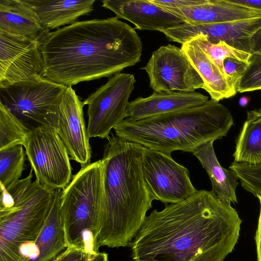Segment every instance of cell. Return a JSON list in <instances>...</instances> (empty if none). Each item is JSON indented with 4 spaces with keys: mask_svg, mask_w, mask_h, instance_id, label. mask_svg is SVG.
<instances>
[{
    "mask_svg": "<svg viewBox=\"0 0 261 261\" xmlns=\"http://www.w3.org/2000/svg\"><path fill=\"white\" fill-rule=\"evenodd\" d=\"M242 222L230 204L198 190L146 217L129 245L133 261H223L238 242Z\"/></svg>",
    "mask_w": 261,
    "mask_h": 261,
    "instance_id": "6da1fadb",
    "label": "cell"
},
{
    "mask_svg": "<svg viewBox=\"0 0 261 261\" xmlns=\"http://www.w3.org/2000/svg\"><path fill=\"white\" fill-rule=\"evenodd\" d=\"M41 51L43 77L69 87L135 65L142 45L134 28L113 17L76 21L50 32Z\"/></svg>",
    "mask_w": 261,
    "mask_h": 261,
    "instance_id": "7a4b0ae2",
    "label": "cell"
},
{
    "mask_svg": "<svg viewBox=\"0 0 261 261\" xmlns=\"http://www.w3.org/2000/svg\"><path fill=\"white\" fill-rule=\"evenodd\" d=\"M145 148L113 134L105 146L99 247L129 245L152 207L141 168Z\"/></svg>",
    "mask_w": 261,
    "mask_h": 261,
    "instance_id": "3957f363",
    "label": "cell"
},
{
    "mask_svg": "<svg viewBox=\"0 0 261 261\" xmlns=\"http://www.w3.org/2000/svg\"><path fill=\"white\" fill-rule=\"evenodd\" d=\"M233 125L228 109L211 99L201 106L139 120L125 118L114 129L123 140L171 154L175 150L193 153L200 145L226 136Z\"/></svg>",
    "mask_w": 261,
    "mask_h": 261,
    "instance_id": "277c9868",
    "label": "cell"
},
{
    "mask_svg": "<svg viewBox=\"0 0 261 261\" xmlns=\"http://www.w3.org/2000/svg\"><path fill=\"white\" fill-rule=\"evenodd\" d=\"M103 192L101 159L82 166L62 190L60 209L67 246L82 250L86 259L99 252L97 240Z\"/></svg>",
    "mask_w": 261,
    "mask_h": 261,
    "instance_id": "5b68a950",
    "label": "cell"
},
{
    "mask_svg": "<svg viewBox=\"0 0 261 261\" xmlns=\"http://www.w3.org/2000/svg\"><path fill=\"white\" fill-rule=\"evenodd\" d=\"M55 190L35 179L17 204L0 211V261H19L21 247L35 242L51 210Z\"/></svg>",
    "mask_w": 261,
    "mask_h": 261,
    "instance_id": "8992f818",
    "label": "cell"
},
{
    "mask_svg": "<svg viewBox=\"0 0 261 261\" xmlns=\"http://www.w3.org/2000/svg\"><path fill=\"white\" fill-rule=\"evenodd\" d=\"M24 147L39 183L54 190L64 189L68 185L73 176L70 159L54 128L42 126L30 130Z\"/></svg>",
    "mask_w": 261,
    "mask_h": 261,
    "instance_id": "52a82bcc",
    "label": "cell"
},
{
    "mask_svg": "<svg viewBox=\"0 0 261 261\" xmlns=\"http://www.w3.org/2000/svg\"><path fill=\"white\" fill-rule=\"evenodd\" d=\"M135 82L133 74L116 73L84 101L88 106L89 138L108 140L112 129L126 118L129 97Z\"/></svg>",
    "mask_w": 261,
    "mask_h": 261,
    "instance_id": "ba28073f",
    "label": "cell"
},
{
    "mask_svg": "<svg viewBox=\"0 0 261 261\" xmlns=\"http://www.w3.org/2000/svg\"><path fill=\"white\" fill-rule=\"evenodd\" d=\"M66 88L44 77L16 83L0 88V102L30 130L50 126L51 107Z\"/></svg>",
    "mask_w": 261,
    "mask_h": 261,
    "instance_id": "9c48e42d",
    "label": "cell"
},
{
    "mask_svg": "<svg viewBox=\"0 0 261 261\" xmlns=\"http://www.w3.org/2000/svg\"><path fill=\"white\" fill-rule=\"evenodd\" d=\"M141 168L153 200L165 204L178 203L198 191L191 182L189 170L176 162L171 154L145 148Z\"/></svg>",
    "mask_w": 261,
    "mask_h": 261,
    "instance_id": "30bf717a",
    "label": "cell"
},
{
    "mask_svg": "<svg viewBox=\"0 0 261 261\" xmlns=\"http://www.w3.org/2000/svg\"><path fill=\"white\" fill-rule=\"evenodd\" d=\"M71 86L66 87L53 104L50 125L65 145L71 160L82 166L90 163L91 147L84 118L85 106Z\"/></svg>",
    "mask_w": 261,
    "mask_h": 261,
    "instance_id": "8fae6325",
    "label": "cell"
},
{
    "mask_svg": "<svg viewBox=\"0 0 261 261\" xmlns=\"http://www.w3.org/2000/svg\"><path fill=\"white\" fill-rule=\"evenodd\" d=\"M153 91L195 92L204 89V83L181 48L168 44L153 52L143 67Z\"/></svg>",
    "mask_w": 261,
    "mask_h": 261,
    "instance_id": "7c38bea8",
    "label": "cell"
},
{
    "mask_svg": "<svg viewBox=\"0 0 261 261\" xmlns=\"http://www.w3.org/2000/svg\"><path fill=\"white\" fill-rule=\"evenodd\" d=\"M261 30V16L216 23L178 27L160 31L167 39L181 44L199 38L213 44L223 41L228 45L251 54L254 37Z\"/></svg>",
    "mask_w": 261,
    "mask_h": 261,
    "instance_id": "4fadbf2b",
    "label": "cell"
},
{
    "mask_svg": "<svg viewBox=\"0 0 261 261\" xmlns=\"http://www.w3.org/2000/svg\"><path fill=\"white\" fill-rule=\"evenodd\" d=\"M41 44L0 31V88L44 77Z\"/></svg>",
    "mask_w": 261,
    "mask_h": 261,
    "instance_id": "5bb4252c",
    "label": "cell"
},
{
    "mask_svg": "<svg viewBox=\"0 0 261 261\" xmlns=\"http://www.w3.org/2000/svg\"><path fill=\"white\" fill-rule=\"evenodd\" d=\"M102 7L118 19L127 20L139 30H166L181 25L185 20L150 0H104Z\"/></svg>",
    "mask_w": 261,
    "mask_h": 261,
    "instance_id": "9a60e30c",
    "label": "cell"
},
{
    "mask_svg": "<svg viewBox=\"0 0 261 261\" xmlns=\"http://www.w3.org/2000/svg\"><path fill=\"white\" fill-rule=\"evenodd\" d=\"M208 97L199 92L153 91L147 97H139L129 102L126 118L139 120L204 105Z\"/></svg>",
    "mask_w": 261,
    "mask_h": 261,
    "instance_id": "2e32d148",
    "label": "cell"
},
{
    "mask_svg": "<svg viewBox=\"0 0 261 261\" xmlns=\"http://www.w3.org/2000/svg\"><path fill=\"white\" fill-rule=\"evenodd\" d=\"M167 10L190 25L216 23L261 16V10L232 0H206L204 3L199 5Z\"/></svg>",
    "mask_w": 261,
    "mask_h": 261,
    "instance_id": "e0dca14e",
    "label": "cell"
},
{
    "mask_svg": "<svg viewBox=\"0 0 261 261\" xmlns=\"http://www.w3.org/2000/svg\"><path fill=\"white\" fill-rule=\"evenodd\" d=\"M0 31L41 42L50 33L24 0H0Z\"/></svg>",
    "mask_w": 261,
    "mask_h": 261,
    "instance_id": "ac0fdd59",
    "label": "cell"
},
{
    "mask_svg": "<svg viewBox=\"0 0 261 261\" xmlns=\"http://www.w3.org/2000/svg\"><path fill=\"white\" fill-rule=\"evenodd\" d=\"M62 190H55L50 212L25 261H53L67 248L60 209Z\"/></svg>",
    "mask_w": 261,
    "mask_h": 261,
    "instance_id": "d6986e66",
    "label": "cell"
},
{
    "mask_svg": "<svg viewBox=\"0 0 261 261\" xmlns=\"http://www.w3.org/2000/svg\"><path fill=\"white\" fill-rule=\"evenodd\" d=\"M31 6L45 29L71 24L93 10L95 0H24Z\"/></svg>",
    "mask_w": 261,
    "mask_h": 261,
    "instance_id": "ffe728a7",
    "label": "cell"
},
{
    "mask_svg": "<svg viewBox=\"0 0 261 261\" xmlns=\"http://www.w3.org/2000/svg\"><path fill=\"white\" fill-rule=\"evenodd\" d=\"M214 140L206 142L193 152L206 171L211 181L212 192L220 201L225 203L238 202L236 189L239 179L232 170L223 168L215 153Z\"/></svg>",
    "mask_w": 261,
    "mask_h": 261,
    "instance_id": "44dd1931",
    "label": "cell"
},
{
    "mask_svg": "<svg viewBox=\"0 0 261 261\" xmlns=\"http://www.w3.org/2000/svg\"><path fill=\"white\" fill-rule=\"evenodd\" d=\"M181 49L204 83V90L213 99L219 101L236 94L230 89L225 76L201 48L192 40L181 44Z\"/></svg>",
    "mask_w": 261,
    "mask_h": 261,
    "instance_id": "7402d4cb",
    "label": "cell"
},
{
    "mask_svg": "<svg viewBox=\"0 0 261 261\" xmlns=\"http://www.w3.org/2000/svg\"><path fill=\"white\" fill-rule=\"evenodd\" d=\"M234 162L261 164V109L248 111L236 139Z\"/></svg>",
    "mask_w": 261,
    "mask_h": 261,
    "instance_id": "603a6c76",
    "label": "cell"
},
{
    "mask_svg": "<svg viewBox=\"0 0 261 261\" xmlns=\"http://www.w3.org/2000/svg\"><path fill=\"white\" fill-rule=\"evenodd\" d=\"M30 131L0 102V150L21 145L24 146Z\"/></svg>",
    "mask_w": 261,
    "mask_h": 261,
    "instance_id": "cb8c5ba5",
    "label": "cell"
},
{
    "mask_svg": "<svg viewBox=\"0 0 261 261\" xmlns=\"http://www.w3.org/2000/svg\"><path fill=\"white\" fill-rule=\"evenodd\" d=\"M23 147L19 145L0 150V182L6 189L20 179L24 169Z\"/></svg>",
    "mask_w": 261,
    "mask_h": 261,
    "instance_id": "d4e9b609",
    "label": "cell"
},
{
    "mask_svg": "<svg viewBox=\"0 0 261 261\" xmlns=\"http://www.w3.org/2000/svg\"><path fill=\"white\" fill-rule=\"evenodd\" d=\"M250 64L237 89L240 93L261 90V30L254 37Z\"/></svg>",
    "mask_w": 261,
    "mask_h": 261,
    "instance_id": "484cf974",
    "label": "cell"
},
{
    "mask_svg": "<svg viewBox=\"0 0 261 261\" xmlns=\"http://www.w3.org/2000/svg\"><path fill=\"white\" fill-rule=\"evenodd\" d=\"M193 40L215 64L225 78L223 68V61L225 58H233L240 61L248 62L251 56V54L236 49L223 41L213 44L199 38Z\"/></svg>",
    "mask_w": 261,
    "mask_h": 261,
    "instance_id": "4316f807",
    "label": "cell"
},
{
    "mask_svg": "<svg viewBox=\"0 0 261 261\" xmlns=\"http://www.w3.org/2000/svg\"><path fill=\"white\" fill-rule=\"evenodd\" d=\"M250 63L233 58H226L223 61L225 77L230 89L237 93L240 81L244 76Z\"/></svg>",
    "mask_w": 261,
    "mask_h": 261,
    "instance_id": "83f0119b",
    "label": "cell"
},
{
    "mask_svg": "<svg viewBox=\"0 0 261 261\" xmlns=\"http://www.w3.org/2000/svg\"><path fill=\"white\" fill-rule=\"evenodd\" d=\"M151 2L167 9H180L203 4L206 0H150Z\"/></svg>",
    "mask_w": 261,
    "mask_h": 261,
    "instance_id": "f1b7e54d",
    "label": "cell"
},
{
    "mask_svg": "<svg viewBox=\"0 0 261 261\" xmlns=\"http://www.w3.org/2000/svg\"><path fill=\"white\" fill-rule=\"evenodd\" d=\"M85 259V254L82 250L68 247L53 261H84Z\"/></svg>",
    "mask_w": 261,
    "mask_h": 261,
    "instance_id": "f546056e",
    "label": "cell"
},
{
    "mask_svg": "<svg viewBox=\"0 0 261 261\" xmlns=\"http://www.w3.org/2000/svg\"><path fill=\"white\" fill-rule=\"evenodd\" d=\"M255 197L258 198L259 201L260 211L258 220L257 227L254 238L257 255L256 261H261V196L259 195H256Z\"/></svg>",
    "mask_w": 261,
    "mask_h": 261,
    "instance_id": "4dcf8cb0",
    "label": "cell"
},
{
    "mask_svg": "<svg viewBox=\"0 0 261 261\" xmlns=\"http://www.w3.org/2000/svg\"><path fill=\"white\" fill-rule=\"evenodd\" d=\"M233 2L261 10V0H232Z\"/></svg>",
    "mask_w": 261,
    "mask_h": 261,
    "instance_id": "1f68e13d",
    "label": "cell"
},
{
    "mask_svg": "<svg viewBox=\"0 0 261 261\" xmlns=\"http://www.w3.org/2000/svg\"><path fill=\"white\" fill-rule=\"evenodd\" d=\"M84 261H108V255L105 252H98Z\"/></svg>",
    "mask_w": 261,
    "mask_h": 261,
    "instance_id": "d6a6232c",
    "label": "cell"
},
{
    "mask_svg": "<svg viewBox=\"0 0 261 261\" xmlns=\"http://www.w3.org/2000/svg\"><path fill=\"white\" fill-rule=\"evenodd\" d=\"M249 102V97L247 96L241 97L239 101V104L242 107L246 106Z\"/></svg>",
    "mask_w": 261,
    "mask_h": 261,
    "instance_id": "836d02e7",
    "label": "cell"
},
{
    "mask_svg": "<svg viewBox=\"0 0 261 261\" xmlns=\"http://www.w3.org/2000/svg\"><path fill=\"white\" fill-rule=\"evenodd\" d=\"M260 195H261V187H260Z\"/></svg>",
    "mask_w": 261,
    "mask_h": 261,
    "instance_id": "e575fe53",
    "label": "cell"
}]
</instances>
